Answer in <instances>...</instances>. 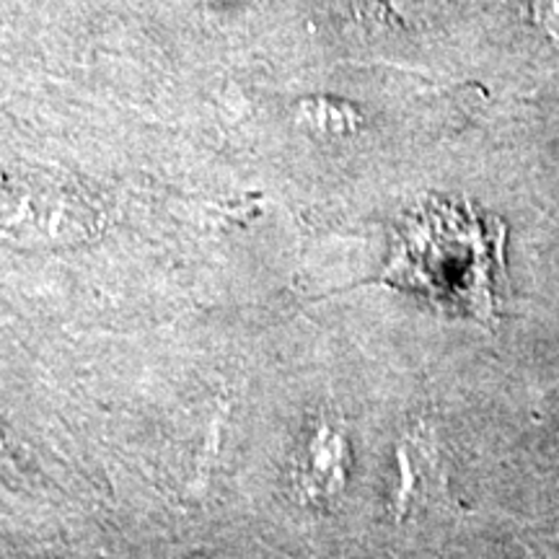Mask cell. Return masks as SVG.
<instances>
[{"mask_svg":"<svg viewBox=\"0 0 559 559\" xmlns=\"http://www.w3.org/2000/svg\"><path fill=\"white\" fill-rule=\"evenodd\" d=\"M500 239L487 234L472 213L432 202L409 215L386 280L402 288L428 293L436 304L495 317V270Z\"/></svg>","mask_w":559,"mask_h":559,"instance_id":"1","label":"cell"}]
</instances>
